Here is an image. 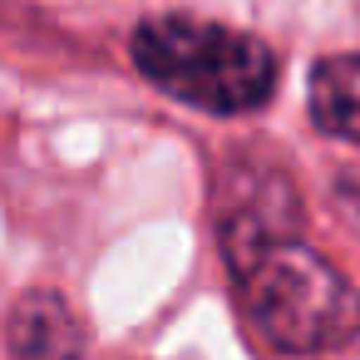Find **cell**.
<instances>
[{
	"instance_id": "obj_1",
	"label": "cell",
	"mask_w": 360,
	"mask_h": 360,
	"mask_svg": "<svg viewBox=\"0 0 360 360\" xmlns=\"http://www.w3.org/2000/svg\"><path fill=\"white\" fill-rule=\"evenodd\" d=\"M242 316L281 355H330L360 335V286L301 237V202L281 168L232 178L217 217Z\"/></svg>"
},
{
	"instance_id": "obj_2",
	"label": "cell",
	"mask_w": 360,
	"mask_h": 360,
	"mask_svg": "<svg viewBox=\"0 0 360 360\" xmlns=\"http://www.w3.org/2000/svg\"><path fill=\"white\" fill-rule=\"evenodd\" d=\"M129 55L153 89L217 119L262 109L276 94L281 75V60L266 40L198 15L139 20L129 35Z\"/></svg>"
},
{
	"instance_id": "obj_3",
	"label": "cell",
	"mask_w": 360,
	"mask_h": 360,
	"mask_svg": "<svg viewBox=\"0 0 360 360\" xmlns=\"http://www.w3.org/2000/svg\"><path fill=\"white\" fill-rule=\"evenodd\" d=\"M11 360H84V326L65 306V296L35 286L6 316Z\"/></svg>"
},
{
	"instance_id": "obj_4",
	"label": "cell",
	"mask_w": 360,
	"mask_h": 360,
	"mask_svg": "<svg viewBox=\"0 0 360 360\" xmlns=\"http://www.w3.org/2000/svg\"><path fill=\"white\" fill-rule=\"evenodd\" d=\"M306 114L326 139L360 148V50L316 60L311 89H306Z\"/></svg>"
}]
</instances>
